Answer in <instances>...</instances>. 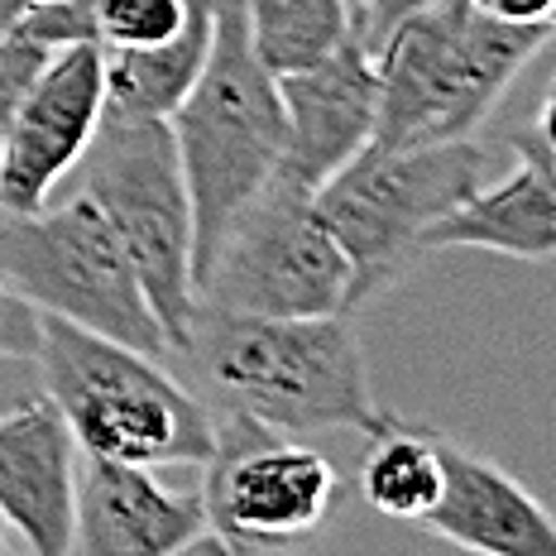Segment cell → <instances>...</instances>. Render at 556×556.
Wrapping results in <instances>:
<instances>
[{
  "instance_id": "1",
  "label": "cell",
  "mask_w": 556,
  "mask_h": 556,
  "mask_svg": "<svg viewBox=\"0 0 556 556\" xmlns=\"http://www.w3.org/2000/svg\"><path fill=\"white\" fill-rule=\"evenodd\" d=\"M182 351L202 361L226 408L260 417L274 432L312 437L351 427L369 437L384 422L351 312L240 317V312L197 307Z\"/></svg>"
},
{
  "instance_id": "2",
  "label": "cell",
  "mask_w": 556,
  "mask_h": 556,
  "mask_svg": "<svg viewBox=\"0 0 556 556\" xmlns=\"http://www.w3.org/2000/svg\"><path fill=\"white\" fill-rule=\"evenodd\" d=\"M552 34L556 25L494 20L475 0H437L408 15L375 49V144L399 149L475 135Z\"/></svg>"
},
{
  "instance_id": "3",
  "label": "cell",
  "mask_w": 556,
  "mask_h": 556,
  "mask_svg": "<svg viewBox=\"0 0 556 556\" xmlns=\"http://www.w3.org/2000/svg\"><path fill=\"white\" fill-rule=\"evenodd\" d=\"M192 197V283L212 264L230 216L274 178L283 154L278 77L254 58L240 0L216 5V29L192 91L168 115Z\"/></svg>"
},
{
  "instance_id": "4",
  "label": "cell",
  "mask_w": 556,
  "mask_h": 556,
  "mask_svg": "<svg viewBox=\"0 0 556 556\" xmlns=\"http://www.w3.org/2000/svg\"><path fill=\"white\" fill-rule=\"evenodd\" d=\"M39 375L77 446L135 466H202L212 456L216 417L168 375L164 355L111 341L43 312Z\"/></svg>"
},
{
  "instance_id": "5",
  "label": "cell",
  "mask_w": 556,
  "mask_h": 556,
  "mask_svg": "<svg viewBox=\"0 0 556 556\" xmlns=\"http://www.w3.org/2000/svg\"><path fill=\"white\" fill-rule=\"evenodd\" d=\"M490 182V149L466 139L437 144H369L336 168L312 206L351 260V312L393 288L422 260V230L442 222L475 188Z\"/></svg>"
},
{
  "instance_id": "6",
  "label": "cell",
  "mask_w": 556,
  "mask_h": 556,
  "mask_svg": "<svg viewBox=\"0 0 556 556\" xmlns=\"http://www.w3.org/2000/svg\"><path fill=\"white\" fill-rule=\"evenodd\" d=\"M67 178H77V192L91 197L115 230L168 351H182L197 321L192 197L168 121L106 115Z\"/></svg>"
},
{
  "instance_id": "7",
  "label": "cell",
  "mask_w": 556,
  "mask_h": 556,
  "mask_svg": "<svg viewBox=\"0 0 556 556\" xmlns=\"http://www.w3.org/2000/svg\"><path fill=\"white\" fill-rule=\"evenodd\" d=\"M0 283L49 317L77 321L149 355L168 351L115 230L77 188L63 202L49 197L34 212L0 206Z\"/></svg>"
},
{
  "instance_id": "8",
  "label": "cell",
  "mask_w": 556,
  "mask_h": 556,
  "mask_svg": "<svg viewBox=\"0 0 556 556\" xmlns=\"http://www.w3.org/2000/svg\"><path fill=\"white\" fill-rule=\"evenodd\" d=\"M197 307L240 317L351 312V260L312 206V192L269 178L230 216L197 278Z\"/></svg>"
},
{
  "instance_id": "9",
  "label": "cell",
  "mask_w": 556,
  "mask_h": 556,
  "mask_svg": "<svg viewBox=\"0 0 556 556\" xmlns=\"http://www.w3.org/2000/svg\"><path fill=\"white\" fill-rule=\"evenodd\" d=\"M206 532L230 556L288 552L317 538L336 504V470L321 451L226 408L216 417L212 456L202 460Z\"/></svg>"
},
{
  "instance_id": "10",
  "label": "cell",
  "mask_w": 556,
  "mask_h": 556,
  "mask_svg": "<svg viewBox=\"0 0 556 556\" xmlns=\"http://www.w3.org/2000/svg\"><path fill=\"white\" fill-rule=\"evenodd\" d=\"M106 121V58L97 39L63 43L43 58L0 135V206L34 212L77 168Z\"/></svg>"
},
{
  "instance_id": "11",
  "label": "cell",
  "mask_w": 556,
  "mask_h": 556,
  "mask_svg": "<svg viewBox=\"0 0 556 556\" xmlns=\"http://www.w3.org/2000/svg\"><path fill=\"white\" fill-rule=\"evenodd\" d=\"M278 97H283V154L274 178L298 192H317L375 139V53L355 34H345L317 63L278 77Z\"/></svg>"
},
{
  "instance_id": "12",
  "label": "cell",
  "mask_w": 556,
  "mask_h": 556,
  "mask_svg": "<svg viewBox=\"0 0 556 556\" xmlns=\"http://www.w3.org/2000/svg\"><path fill=\"white\" fill-rule=\"evenodd\" d=\"M206 528L202 490H168L154 466L77 451L73 542L77 556H173Z\"/></svg>"
},
{
  "instance_id": "13",
  "label": "cell",
  "mask_w": 556,
  "mask_h": 556,
  "mask_svg": "<svg viewBox=\"0 0 556 556\" xmlns=\"http://www.w3.org/2000/svg\"><path fill=\"white\" fill-rule=\"evenodd\" d=\"M77 451L49 393L0 417V518L39 556H67L73 542Z\"/></svg>"
},
{
  "instance_id": "14",
  "label": "cell",
  "mask_w": 556,
  "mask_h": 556,
  "mask_svg": "<svg viewBox=\"0 0 556 556\" xmlns=\"http://www.w3.org/2000/svg\"><path fill=\"white\" fill-rule=\"evenodd\" d=\"M417 528L480 556H556L552 508L504 466L475 456L451 437H442V494Z\"/></svg>"
},
{
  "instance_id": "15",
  "label": "cell",
  "mask_w": 556,
  "mask_h": 556,
  "mask_svg": "<svg viewBox=\"0 0 556 556\" xmlns=\"http://www.w3.org/2000/svg\"><path fill=\"white\" fill-rule=\"evenodd\" d=\"M437 250H490L532 264L556 260V192L528 164H518L508 178L475 188L422 230V254Z\"/></svg>"
},
{
  "instance_id": "16",
  "label": "cell",
  "mask_w": 556,
  "mask_h": 556,
  "mask_svg": "<svg viewBox=\"0 0 556 556\" xmlns=\"http://www.w3.org/2000/svg\"><path fill=\"white\" fill-rule=\"evenodd\" d=\"M216 5L222 0L202 5L188 20V29L178 39L159 43V49H101V58H106V115L168 121L206 63L212 29H216Z\"/></svg>"
},
{
  "instance_id": "17",
  "label": "cell",
  "mask_w": 556,
  "mask_h": 556,
  "mask_svg": "<svg viewBox=\"0 0 556 556\" xmlns=\"http://www.w3.org/2000/svg\"><path fill=\"white\" fill-rule=\"evenodd\" d=\"M361 494L375 514L422 523L442 494V432H427V427L384 413V422L369 432Z\"/></svg>"
},
{
  "instance_id": "18",
  "label": "cell",
  "mask_w": 556,
  "mask_h": 556,
  "mask_svg": "<svg viewBox=\"0 0 556 556\" xmlns=\"http://www.w3.org/2000/svg\"><path fill=\"white\" fill-rule=\"evenodd\" d=\"M250 49L274 77L317 63L351 34L345 0H240Z\"/></svg>"
},
{
  "instance_id": "19",
  "label": "cell",
  "mask_w": 556,
  "mask_h": 556,
  "mask_svg": "<svg viewBox=\"0 0 556 556\" xmlns=\"http://www.w3.org/2000/svg\"><path fill=\"white\" fill-rule=\"evenodd\" d=\"M49 53L53 49L25 39L20 29L0 34V135H5V125H10V115H15L20 97H25V87L34 83V73L43 67V58Z\"/></svg>"
},
{
  "instance_id": "20",
  "label": "cell",
  "mask_w": 556,
  "mask_h": 556,
  "mask_svg": "<svg viewBox=\"0 0 556 556\" xmlns=\"http://www.w3.org/2000/svg\"><path fill=\"white\" fill-rule=\"evenodd\" d=\"M43 312L25 303L10 283H0V361H34L39 355Z\"/></svg>"
},
{
  "instance_id": "21",
  "label": "cell",
  "mask_w": 556,
  "mask_h": 556,
  "mask_svg": "<svg viewBox=\"0 0 556 556\" xmlns=\"http://www.w3.org/2000/svg\"><path fill=\"white\" fill-rule=\"evenodd\" d=\"M427 5H437V0H361V10H355V20H351V34L375 53L403 20L417 15V10H427Z\"/></svg>"
},
{
  "instance_id": "22",
  "label": "cell",
  "mask_w": 556,
  "mask_h": 556,
  "mask_svg": "<svg viewBox=\"0 0 556 556\" xmlns=\"http://www.w3.org/2000/svg\"><path fill=\"white\" fill-rule=\"evenodd\" d=\"M475 5L508 25H556V0H475Z\"/></svg>"
},
{
  "instance_id": "23",
  "label": "cell",
  "mask_w": 556,
  "mask_h": 556,
  "mask_svg": "<svg viewBox=\"0 0 556 556\" xmlns=\"http://www.w3.org/2000/svg\"><path fill=\"white\" fill-rule=\"evenodd\" d=\"M508 144H514L518 164H528V168L538 173V178L556 192V149H547V144H542V139L532 135V130H514V139H508Z\"/></svg>"
},
{
  "instance_id": "24",
  "label": "cell",
  "mask_w": 556,
  "mask_h": 556,
  "mask_svg": "<svg viewBox=\"0 0 556 556\" xmlns=\"http://www.w3.org/2000/svg\"><path fill=\"white\" fill-rule=\"evenodd\" d=\"M528 130L547 149H556V87H547V97H542V106H538V121H532Z\"/></svg>"
},
{
  "instance_id": "25",
  "label": "cell",
  "mask_w": 556,
  "mask_h": 556,
  "mask_svg": "<svg viewBox=\"0 0 556 556\" xmlns=\"http://www.w3.org/2000/svg\"><path fill=\"white\" fill-rule=\"evenodd\" d=\"M10 538H15V528H10V523H5V518H0V556H5L10 547H15V542H10Z\"/></svg>"
},
{
  "instance_id": "26",
  "label": "cell",
  "mask_w": 556,
  "mask_h": 556,
  "mask_svg": "<svg viewBox=\"0 0 556 556\" xmlns=\"http://www.w3.org/2000/svg\"><path fill=\"white\" fill-rule=\"evenodd\" d=\"M20 5H58V0H20Z\"/></svg>"
},
{
  "instance_id": "27",
  "label": "cell",
  "mask_w": 556,
  "mask_h": 556,
  "mask_svg": "<svg viewBox=\"0 0 556 556\" xmlns=\"http://www.w3.org/2000/svg\"><path fill=\"white\" fill-rule=\"evenodd\" d=\"M345 10H351V20H355V10H361V0H345Z\"/></svg>"
},
{
  "instance_id": "28",
  "label": "cell",
  "mask_w": 556,
  "mask_h": 556,
  "mask_svg": "<svg viewBox=\"0 0 556 556\" xmlns=\"http://www.w3.org/2000/svg\"><path fill=\"white\" fill-rule=\"evenodd\" d=\"M552 87H556V83H552Z\"/></svg>"
}]
</instances>
